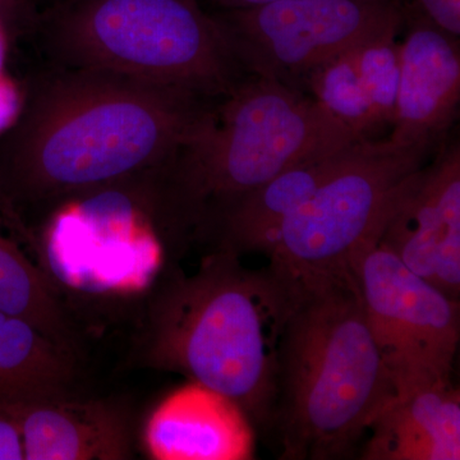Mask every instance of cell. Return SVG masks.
Listing matches in <instances>:
<instances>
[{
	"label": "cell",
	"mask_w": 460,
	"mask_h": 460,
	"mask_svg": "<svg viewBox=\"0 0 460 460\" xmlns=\"http://www.w3.org/2000/svg\"><path fill=\"white\" fill-rule=\"evenodd\" d=\"M0 135V190L21 213L174 157L217 100L108 69L53 65Z\"/></svg>",
	"instance_id": "obj_1"
},
{
	"label": "cell",
	"mask_w": 460,
	"mask_h": 460,
	"mask_svg": "<svg viewBox=\"0 0 460 460\" xmlns=\"http://www.w3.org/2000/svg\"><path fill=\"white\" fill-rule=\"evenodd\" d=\"M296 289L213 248L193 274L172 266L138 314L129 366L181 375L228 396L255 429L274 428L281 341Z\"/></svg>",
	"instance_id": "obj_2"
},
{
	"label": "cell",
	"mask_w": 460,
	"mask_h": 460,
	"mask_svg": "<svg viewBox=\"0 0 460 460\" xmlns=\"http://www.w3.org/2000/svg\"><path fill=\"white\" fill-rule=\"evenodd\" d=\"M281 341L274 428L281 459L349 458L395 394L352 274L295 287Z\"/></svg>",
	"instance_id": "obj_3"
},
{
	"label": "cell",
	"mask_w": 460,
	"mask_h": 460,
	"mask_svg": "<svg viewBox=\"0 0 460 460\" xmlns=\"http://www.w3.org/2000/svg\"><path fill=\"white\" fill-rule=\"evenodd\" d=\"M165 164L62 199L31 226L33 260L69 314L84 302L140 314L180 262L190 242L166 202Z\"/></svg>",
	"instance_id": "obj_4"
},
{
	"label": "cell",
	"mask_w": 460,
	"mask_h": 460,
	"mask_svg": "<svg viewBox=\"0 0 460 460\" xmlns=\"http://www.w3.org/2000/svg\"><path fill=\"white\" fill-rule=\"evenodd\" d=\"M362 141L304 91L246 75L214 102L165 168L172 213L192 241L223 208L305 160Z\"/></svg>",
	"instance_id": "obj_5"
},
{
	"label": "cell",
	"mask_w": 460,
	"mask_h": 460,
	"mask_svg": "<svg viewBox=\"0 0 460 460\" xmlns=\"http://www.w3.org/2000/svg\"><path fill=\"white\" fill-rule=\"evenodd\" d=\"M38 38L51 65L108 69L208 100L247 75L199 0H58L42 11Z\"/></svg>",
	"instance_id": "obj_6"
},
{
	"label": "cell",
	"mask_w": 460,
	"mask_h": 460,
	"mask_svg": "<svg viewBox=\"0 0 460 460\" xmlns=\"http://www.w3.org/2000/svg\"><path fill=\"white\" fill-rule=\"evenodd\" d=\"M432 153L389 137L357 142L344 164L278 230L266 253L269 268L293 287L350 272V257Z\"/></svg>",
	"instance_id": "obj_7"
},
{
	"label": "cell",
	"mask_w": 460,
	"mask_h": 460,
	"mask_svg": "<svg viewBox=\"0 0 460 460\" xmlns=\"http://www.w3.org/2000/svg\"><path fill=\"white\" fill-rule=\"evenodd\" d=\"M213 17L244 75L304 93L319 66L402 26L399 0H277Z\"/></svg>",
	"instance_id": "obj_8"
},
{
	"label": "cell",
	"mask_w": 460,
	"mask_h": 460,
	"mask_svg": "<svg viewBox=\"0 0 460 460\" xmlns=\"http://www.w3.org/2000/svg\"><path fill=\"white\" fill-rule=\"evenodd\" d=\"M366 323L396 387L452 378L460 304L408 269L374 233L349 260Z\"/></svg>",
	"instance_id": "obj_9"
},
{
	"label": "cell",
	"mask_w": 460,
	"mask_h": 460,
	"mask_svg": "<svg viewBox=\"0 0 460 460\" xmlns=\"http://www.w3.org/2000/svg\"><path fill=\"white\" fill-rule=\"evenodd\" d=\"M408 269L460 299V146L438 145L411 174L374 232Z\"/></svg>",
	"instance_id": "obj_10"
},
{
	"label": "cell",
	"mask_w": 460,
	"mask_h": 460,
	"mask_svg": "<svg viewBox=\"0 0 460 460\" xmlns=\"http://www.w3.org/2000/svg\"><path fill=\"white\" fill-rule=\"evenodd\" d=\"M402 25L407 33L399 42L401 81L389 138L435 151L458 114L459 38L407 9Z\"/></svg>",
	"instance_id": "obj_11"
},
{
	"label": "cell",
	"mask_w": 460,
	"mask_h": 460,
	"mask_svg": "<svg viewBox=\"0 0 460 460\" xmlns=\"http://www.w3.org/2000/svg\"><path fill=\"white\" fill-rule=\"evenodd\" d=\"M4 402L20 428L25 460L135 458L131 410L117 399L72 394Z\"/></svg>",
	"instance_id": "obj_12"
},
{
	"label": "cell",
	"mask_w": 460,
	"mask_h": 460,
	"mask_svg": "<svg viewBox=\"0 0 460 460\" xmlns=\"http://www.w3.org/2000/svg\"><path fill=\"white\" fill-rule=\"evenodd\" d=\"M255 429L237 402L189 381L148 414L142 445L154 460H248Z\"/></svg>",
	"instance_id": "obj_13"
},
{
	"label": "cell",
	"mask_w": 460,
	"mask_h": 460,
	"mask_svg": "<svg viewBox=\"0 0 460 460\" xmlns=\"http://www.w3.org/2000/svg\"><path fill=\"white\" fill-rule=\"evenodd\" d=\"M367 434L361 459L459 460V390L452 378L396 387Z\"/></svg>",
	"instance_id": "obj_14"
},
{
	"label": "cell",
	"mask_w": 460,
	"mask_h": 460,
	"mask_svg": "<svg viewBox=\"0 0 460 460\" xmlns=\"http://www.w3.org/2000/svg\"><path fill=\"white\" fill-rule=\"evenodd\" d=\"M357 142L305 160L235 199L205 226L199 241L239 256L266 255L280 226L344 164Z\"/></svg>",
	"instance_id": "obj_15"
},
{
	"label": "cell",
	"mask_w": 460,
	"mask_h": 460,
	"mask_svg": "<svg viewBox=\"0 0 460 460\" xmlns=\"http://www.w3.org/2000/svg\"><path fill=\"white\" fill-rule=\"evenodd\" d=\"M32 226L0 190V310L83 359L77 323L33 260Z\"/></svg>",
	"instance_id": "obj_16"
},
{
	"label": "cell",
	"mask_w": 460,
	"mask_h": 460,
	"mask_svg": "<svg viewBox=\"0 0 460 460\" xmlns=\"http://www.w3.org/2000/svg\"><path fill=\"white\" fill-rule=\"evenodd\" d=\"M83 359L0 310V402L75 394Z\"/></svg>",
	"instance_id": "obj_17"
},
{
	"label": "cell",
	"mask_w": 460,
	"mask_h": 460,
	"mask_svg": "<svg viewBox=\"0 0 460 460\" xmlns=\"http://www.w3.org/2000/svg\"><path fill=\"white\" fill-rule=\"evenodd\" d=\"M305 93L362 140L376 138L381 132L363 89L353 49L314 71L305 81Z\"/></svg>",
	"instance_id": "obj_18"
},
{
	"label": "cell",
	"mask_w": 460,
	"mask_h": 460,
	"mask_svg": "<svg viewBox=\"0 0 460 460\" xmlns=\"http://www.w3.org/2000/svg\"><path fill=\"white\" fill-rule=\"evenodd\" d=\"M399 31L376 36L354 48L357 69L380 131L392 129L401 81Z\"/></svg>",
	"instance_id": "obj_19"
},
{
	"label": "cell",
	"mask_w": 460,
	"mask_h": 460,
	"mask_svg": "<svg viewBox=\"0 0 460 460\" xmlns=\"http://www.w3.org/2000/svg\"><path fill=\"white\" fill-rule=\"evenodd\" d=\"M41 0H0V78L7 75V60L14 45L38 38Z\"/></svg>",
	"instance_id": "obj_20"
},
{
	"label": "cell",
	"mask_w": 460,
	"mask_h": 460,
	"mask_svg": "<svg viewBox=\"0 0 460 460\" xmlns=\"http://www.w3.org/2000/svg\"><path fill=\"white\" fill-rule=\"evenodd\" d=\"M402 9L460 38V0H399Z\"/></svg>",
	"instance_id": "obj_21"
},
{
	"label": "cell",
	"mask_w": 460,
	"mask_h": 460,
	"mask_svg": "<svg viewBox=\"0 0 460 460\" xmlns=\"http://www.w3.org/2000/svg\"><path fill=\"white\" fill-rule=\"evenodd\" d=\"M0 460H25L20 428L4 402H0Z\"/></svg>",
	"instance_id": "obj_22"
},
{
	"label": "cell",
	"mask_w": 460,
	"mask_h": 460,
	"mask_svg": "<svg viewBox=\"0 0 460 460\" xmlns=\"http://www.w3.org/2000/svg\"><path fill=\"white\" fill-rule=\"evenodd\" d=\"M23 99L25 90H21L11 75L0 78V135L16 122L22 109Z\"/></svg>",
	"instance_id": "obj_23"
},
{
	"label": "cell",
	"mask_w": 460,
	"mask_h": 460,
	"mask_svg": "<svg viewBox=\"0 0 460 460\" xmlns=\"http://www.w3.org/2000/svg\"><path fill=\"white\" fill-rule=\"evenodd\" d=\"M220 9H239L255 7L265 3L277 2V0H210Z\"/></svg>",
	"instance_id": "obj_24"
}]
</instances>
